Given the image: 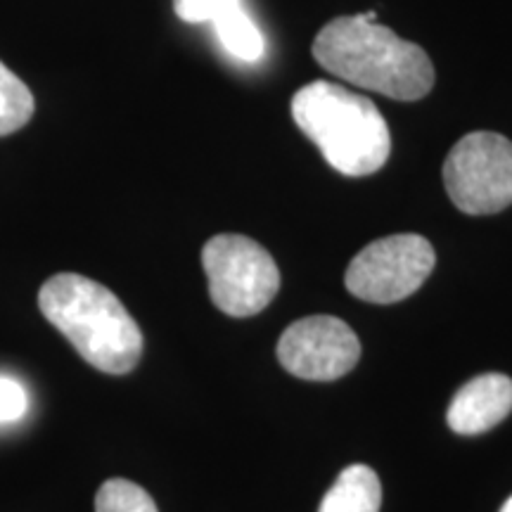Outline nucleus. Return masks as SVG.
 <instances>
[{"mask_svg":"<svg viewBox=\"0 0 512 512\" xmlns=\"http://www.w3.org/2000/svg\"><path fill=\"white\" fill-rule=\"evenodd\" d=\"M313 57L325 72L394 100H420L434 86L425 50L366 15L337 17L318 31Z\"/></svg>","mask_w":512,"mask_h":512,"instance_id":"obj_1","label":"nucleus"},{"mask_svg":"<svg viewBox=\"0 0 512 512\" xmlns=\"http://www.w3.org/2000/svg\"><path fill=\"white\" fill-rule=\"evenodd\" d=\"M38 309L93 368L126 375L138 366L143 332L105 285L79 273H57L38 292Z\"/></svg>","mask_w":512,"mask_h":512,"instance_id":"obj_2","label":"nucleus"},{"mask_svg":"<svg viewBox=\"0 0 512 512\" xmlns=\"http://www.w3.org/2000/svg\"><path fill=\"white\" fill-rule=\"evenodd\" d=\"M292 119L344 176H370L389 159L387 121L366 95L330 81H313L292 98Z\"/></svg>","mask_w":512,"mask_h":512,"instance_id":"obj_3","label":"nucleus"},{"mask_svg":"<svg viewBox=\"0 0 512 512\" xmlns=\"http://www.w3.org/2000/svg\"><path fill=\"white\" fill-rule=\"evenodd\" d=\"M211 302L233 318L256 316L280 290L273 256L245 235H216L202 249Z\"/></svg>","mask_w":512,"mask_h":512,"instance_id":"obj_4","label":"nucleus"},{"mask_svg":"<svg viewBox=\"0 0 512 512\" xmlns=\"http://www.w3.org/2000/svg\"><path fill=\"white\" fill-rule=\"evenodd\" d=\"M453 204L472 216L498 214L512 204V143L491 131L460 138L444 162Z\"/></svg>","mask_w":512,"mask_h":512,"instance_id":"obj_5","label":"nucleus"},{"mask_svg":"<svg viewBox=\"0 0 512 512\" xmlns=\"http://www.w3.org/2000/svg\"><path fill=\"white\" fill-rule=\"evenodd\" d=\"M434 249L422 235L403 233L370 242L344 275L347 290L370 304H394L418 292L430 278Z\"/></svg>","mask_w":512,"mask_h":512,"instance_id":"obj_6","label":"nucleus"},{"mask_svg":"<svg viewBox=\"0 0 512 512\" xmlns=\"http://www.w3.org/2000/svg\"><path fill=\"white\" fill-rule=\"evenodd\" d=\"M361 342L344 320L311 316L292 323L278 342V361L287 373L313 382H332L354 370Z\"/></svg>","mask_w":512,"mask_h":512,"instance_id":"obj_7","label":"nucleus"},{"mask_svg":"<svg viewBox=\"0 0 512 512\" xmlns=\"http://www.w3.org/2000/svg\"><path fill=\"white\" fill-rule=\"evenodd\" d=\"M512 411V380L486 373L470 380L453 396L446 420L456 434H482L494 430Z\"/></svg>","mask_w":512,"mask_h":512,"instance_id":"obj_8","label":"nucleus"},{"mask_svg":"<svg viewBox=\"0 0 512 512\" xmlns=\"http://www.w3.org/2000/svg\"><path fill=\"white\" fill-rule=\"evenodd\" d=\"M382 486L368 465H351L330 486L318 512H380Z\"/></svg>","mask_w":512,"mask_h":512,"instance_id":"obj_9","label":"nucleus"},{"mask_svg":"<svg viewBox=\"0 0 512 512\" xmlns=\"http://www.w3.org/2000/svg\"><path fill=\"white\" fill-rule=\"evenodd\" d=\"M211 24H214L221 46L233 57L242 62H259L264 57V34L256 27L254 19L247 15V10L242 8V3L230 5V8L219 12L211 19Z\"/></svg>","mask_w":512,"mask_h":512,"instance_id":"obj_10","label":"nucleus"},{"mask_svg":"<svg viewBox=\"0 0 512 512\" xmlns=\"http://www.w3.org/2000/svg\"><path fill=\"white\" fill-rule=\"evenodd\" d=\"M34 117V95L15 72L0 62V136H10Z\"/></svg>","mask_w":512,"mask_h":512,"instance_id":"obj_11","label":"nucleus"},{"mask_svg":"<svg viewBox=\"0 0 512 512\" xmlns=\"http://www.w3.org/2000/svg\"><path fill=\"white\" fill-rule=\"evenodd\" d=\"M95 512H159L143 486L128 479H107L95 494Z\"/></svg>","mask_w":512,"mask_h":512,"instance_id":"obj_12","label":"nucleus"},{"mask_svg":"<svg viewBox=\"0 0 512 512\" xmlns=\"http://www.w3.org/2000/svg\"><path fill=\"white\" fill-rule=\"evenodd\" d=\"M29 394L22 382L10 375H0V425H12L27 415Z\"/></svg>","mask_w":512,"mask_h":512,"instance_id":"obj_13","label":"nucleus"},{"mask_svg":"<svg viewBox=\"0 0 512 512\" xmlns=\"http://www.w3.org/2000/svg\"><path fill=\"white\" fill-rule=\"evenodd\" d=\"M238 3H242V0H174V10L183 22L202 24L211 22L219 12Z\"/></svg>","mask_w":512,"mask_h":512,"instance_id":"obj_14","label":"nucleus"},{"mask_svg":"<svg viewBox=\"0 0 512 512\" xmlns=\"http://www.w3.org/2000/svg\"><path fill=\"white\" fill-rule=\"evenodd\" d=\"M501 512H512V496L508 498V501H505V505L501 508Z\"/></svg>","mask_w":512,"mask_h":512,"instance_id":"obj_15","label":"nucleus"}]
</instances>
